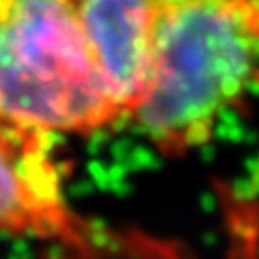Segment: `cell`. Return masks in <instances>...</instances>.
Segmentation results:
<instances>
[{
	"label": "cell",
	"mask_w": 259,
	"mask_h": 259,
	"mask_svg": "<svg viewBox=\"0 0 259 259\" xmlns=\"http://www.w3.org/2000/svg\"><path fill=\"white\" fill-rule=\"evenodd\" d=\"M259 86V0L159 5L153 70L131 120L165 157L192 153Z\"/></svg>",
	"instance_id": "obj_1"
},
{
	"label": "cell",
	"mask_w": 259,
	"mask_h": 259,
	"mask_svg": "<svg viewBox=\"0 0 259 259\" xmlns=\"http://www.w3.org/2000/svg\"><path fill=\"white\" fill-rule=\"evenodd\" d=\"M78 3L98 78L122 118H131L151 82L159 5L155 0Z\"/></svg>",
	"instance_id": "obj_4"
},
{
	"label": "cell",
	"mask_w": 259,
	"mask_h": 259,
	"mask_svg": "<svg viewBox=\"0 0 259 259\" xmlns=\"http://www.w3.org/2000/svg\"><path fill=\"white\" fill-rule=\"evenodd\" d=\"M0 118L49 137L124 120L94 68L78 0H0Z\"/></svg>",
	"instance_id": "obj_2"
},
{
	"label": "cell",
	"mask_w": 259,
	"mask_h": 259,
	"mask_svg": "<svg viewBox=\"0 0 259 259\" xmlns=\"http://www.w3.org/2000/svg\"><path fill=\"white\" fill-rule=\"evenodd\" d=\"M80 229L53 157V137L0 118V233L76 239Z\"/></svg>",
	"instance_id": "obj_3"
},
{
	"label": "cell",
	"mask_w": 259,
	"mask_h": 259,
	"mask_svg": "<svg viewBox=\"0 0 259 259\" xmlns=\"http://www.w3.org/2000/svg\"><path fill=\"white\" fill-rule=\"evenodd\" d=\"M157 5H167V3H171V0H155Z\"/></svg>",
	"instance_id": "obj_5"
}]
</instances>
